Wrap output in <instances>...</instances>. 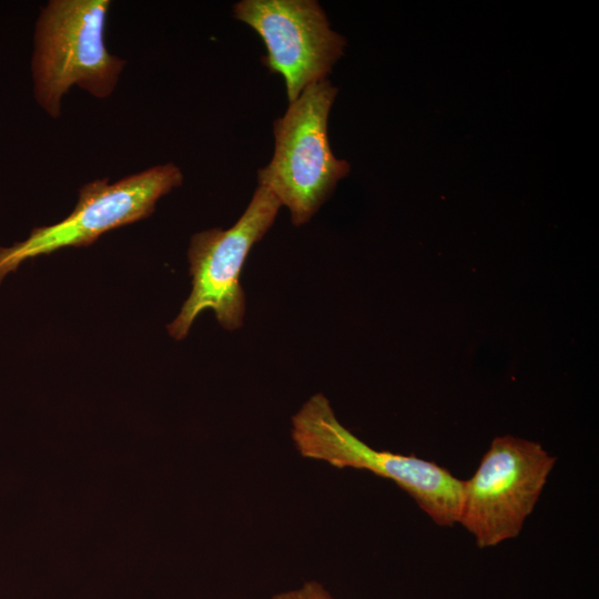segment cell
Returning a JSON list of instances; mask_svg holds the SVG:
<instances>
[{"label": "cell", "mask_w": 599, "mask_h": 599, "mask_svg": "<svg viewBox=\"0 0 599 599\" xmlns=\"http://www.w3.org/2000/svg\"><path fill=\"white\" fill-rule=\"evenodd\" d=\"M109 0H51L34 32L32 78L38 104L53 119L62 97L78 85L104 99L114 91L125 61L104 42Z\"/></svg>", "instance_id": "cell-1"}, {"label": "cell", "mask_w": 599, "mask_h": 599, "mask_svg": "<svg viewBox=\"0 0 599 599\" xmlns=\"http://www.w3.org/2000/svg\"><path fill=\"white\" fill-rule=\"evenodd\" d=\"M336 95L327 79L313 83L273 122L274 152L258 170L257 184L288 209L294 226L307 223L349 173L348 162L334 155L328 141Z\"/></svg>", "instance_id": "cell-2"}, {"label": "cell", "mask_w": 599, "mask_h": 599, "mask_svg": "<svg viewBox=\"0 0 599 599\" xmlns=\"http://www.w3.org/2000/svg\"><path fill=\"white\" fill-rule=\"evenodd\" d=\"M291 436L303 457L337 468L368 470L390 479L409 494L435 524L453 526L457 522L463 480L433 461L369 447L338 422L323 394L309 397L292 417Z\"/></svg>", "instance_id": "cell-3"}, {"label": "cell", "mask_w": 599, "mask_h": 599, "mask_svg": "<svg viewBox=\"0 0 599 599\" xmlns=\"http://www.w3.org/2000/svg\"><path fill=\"white\" fill-rule=\"evenodd\" d=\"M281 202L266 187L257 184L253 196L227 230L213 227L191 237L187 257L192 290L173 322L169 334L183 339L195 318L212 309L219 324L229 331L243 325L245 294L241 285L242 267L251 248L273 225Z\"/></svg>", "instance_id": "cell-4"}, {"label": "cell", "mask_w": 599, "mask_h": 599, "mask_svg": "<svg viewBox=\"0 0 599 599\" xmlns=\"http://www.w3.org/2000/svg\"><path fill=\"white\" fill-rule=\"evenodd\" d=\"M555 463L538 443L496 437L473 477L463 480L457 522L479 548L517 537Z\"/></svg>", "instance_id": "cell-5"}, {"label": "cell", "mask_w": 599, "mask_h": 599, "mask_svg": "<svg viewBox=\"0 0 599 599\" xmlns=\"http://www.w3.org/2000/svg\"><path fill=\"white\" fill-rule=\"evenodd\" d=\"M183 183L174 163L151 166L113 183L99 179L82 185L70 215L35 227L27 240L0 247V282L26 260L69 246H88L103 233L150 216L156 202Z\"/></svg>", "instance_id": "cell-6"}, {"label": "cell", "mask_w": 599, "mask_h": 599, "mask_svg": "<svg viewBox=\"0 0 599 599\" xmlns=\"http://www.w3.org/2000/svg\"><path fill=\"white\" fill-rule=\"evenodd\" d=\"M233 16L263 40V64L283 77L288 103L327 79L344 54L346 40L334 31L315 0H242Z\"/></svg>", "instance_id": "cell-7"}, {"label": "cell", "mask_w": 599, "mask_h": 599, "mask_svg": "<svg viewBox=\"0 0 599 599\" xmlns=\"http://www.w3.org/2000/svg\"><path fill=\"white\" fill-rule=\"evenodd\" d=\"M271 599H334L332 595L317 581L305 582L301 588L280 592Z\"/></svg>", "instance_id": "cell-8"}]
</instances>
